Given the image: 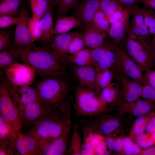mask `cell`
<instances>
[{
	"instance_id": "1",
	"label": "cell",
	"mask_w": 155,
	"mask_h": 155,
	"mask_svg": "<svg viewBox=\"0 0 155 155\" xmlns=\"http://www.w3.org/2000/svg\"><path fill=\"white\" fill-rule=\"evenodd\" d=\"M9 49L15 52L22 63L30 67L39 76H61L65 71L67 63L57 56L49 46H37L34 43L18 48L11 46Z\"/></svg>"
},
{
	"instance_id": "2",
	"label": "cell",
	"mask_w": 155,
	"mask_h": 155,
	"mask_svg": "<svg viewBox=\"0 0 155 155\" xmlns=\"http://www.w3.org/2000/svg\"><path fill=\"white\" fill-rule=\"evenodd\" d=\"M71 124L69 100H65L60 109L36 125L26 134L33 137L37 143L56 137Z\"/></svg>"
},
{
	"instance_id": "3",
	"label": "cell",
	"mask_w": 155,
	"mask_h": 155,
	"mask_svg": "<svg viewBox=\"0 0 155 155\" xmlns=\"http://www.w3.org/2000/svg\"><path fill=\"white\" fill-rule=\"evenodd\" d=\"M61 76L44 77L36 85L41 95V103L51 110L59 109L68 95L69 85Z\"/></svg>"
},
{
	"instance_id": "4",
	"label": "cell",
	"mask_w": 155,
	"mask_h": 155,
	"mask_svg": "<svg viewBox=\"0 0 155 155\" xmlns=\"http://www.w3.org/2000/svg\"><path fill=\"white\" fill-rule=\"evenodd\" d=\"M74 107L76 114L84 117L106 113L111 109L97 91L79 85L75 90Z\"/></svg>"
},
{
	"instance_id": "5",
	"label": "cell",
	"mask_w": 155,
	"mask_h": 155,
	"mask_svg": "<svg viewBox=\"0 0 155 155\" xmlns=\"http://www.w3.org/2000/svg\"><path fill=\"white\" fill-rule=\"evenodd\" d=\"M119 46L106 37L100 46L92 49L93 63L97 70L110 69L113 72L115 78L122 73Z\"/></svg>"
},
{
	"instance_id": "6",
	"label": "cell",
	"mask_w": 155,
	"mask_h": 155,
	"mask_svg": "<svg viewBox=\"0 0 155 155\" xmlns=\"http://www.w3.org/2000/svg\"><path fill=\"white\" fill-rule=\"evenodd\" d=\"M145 43L128 30L126 38L122 46L125 52L137 63L143 73L151 69L152 62L146 49Z\"/></svg>"
},
{
	"instance_id": "7",
	"label": "cell",
	"mask_w": 155,
	"mask_h": 155,
	"mask_svg": "<svg viewBox=\"0 0 155 155\" xmlns=\"http://www.w3.org/2000/svg\"><path fill=\"white\" fill-rule=\"evenodd\" d=\"M19 107L20 110L19 119L21 127L23 126L33 127L57 111L49 110L39 102L31 103Z\"/></svg>"
},
{
	"instance_id": "8",
	"label": "cell",
	"mask_w": 155,
	"mask_h": 155,
	"mask_svg": "<svg viewBox=\"0 0 155 155\" xmlns=\"http://www.w3.org/2000/svg\"><path fill=\"white\" fill-rule=\"evenodd\" d=\"M71 124L58 137L37 143L38 155H66Z\"/></svg>"
},
{
	"instance_id": "9",
	"label": "cell",
	"mask_w": 155,
	"mask_h": 155,
	"mask_svg": "<svg viewBox=\"0 0 155 155\" xmlns=\"http://www.w3.org/2000/svg\"><path fill=\"white\" fill-rule=\"evenodd\" d=\"M124 115L105 113L90 117L89 121L98 133L104 137L121 128L125 123Z\"/></svg>"
},
{
	"instance_id": "10",
	"label": "cell",
	"mask_w": 155,
	"mask_h": 155,
	"mask_svg": "<svg viewBox=\"0 0 155 155\" xmlns=\"http://www.w3.org/2000/svg\"><path fill=\"white\" fill-rule=\"evenodd\" d=\"M5 80L9 93L19 107L35 102L41 103L40 93L36 87L30 85H16L6 78Z\"/></svg>"
},
{
	"instance_id": "11",
	"label": "cell",
	"mask_w": 155,
	"mask_h": 155,
	"mask_svg": "<svg viewBox=\"0 0 155 155\" xmlns=\"http://www.w3.org/2000/svg\"><path fill=\"white\" fill-rule=\"evenodd\" d=\"M6 78L18 86L30 85L34 82L36 74L30 67L18 62L4 69Z\"/></svg>"
},
{
	"instance_id": "12",
	"label": "cell",
	"mask_w": 155,
	"mask_h": 155,
	"mask_svg": "<svg viewBox=\"0 0 155 155\" xmlns=\"http://www.w3.org/2000/svg\"><path fill=\"white\" fill-rule=\"evenodd\" d=\"M20 108L11 97L5 79L0 84V116L5 120L12 122L19 120Z\"/></svg>"
},
{
	"instance_id": "13",
	"label": "cell",
	"mask_w": 155,
	"mask_h": 155,
	"mask_svg": "<svg viewBox=\"0 0 155 155\" xmlns=\"http://www.w3.org/2000/svg\"><path fill=\"white\" fill-rule=\"evenodd\" d=\"M21 128L17 129L11 141L14 155H37L36 141L31 136L23 133Z\"/></svg>"
},
{
	"instance_id": "14",
	"label": "cell",
	"mask_w": 155,
	"mask_h": 155,
	"mask_svg": "<svg viewBox=\"0 0 155 155\" xmlns=\"http://www.w3.org/2000/svg\"><path fill=\"white\" fill-rule=\"evenodd\" d=\"M139 4L136 2L134 3L120 19L111 25L108 35L117 45L122 46L128 33L130 16Z\"/></svg>"
},
{
	"instance_id": "15",
	"label": "cell",
	"mask_w": 155,
	"mask_h": 155,
	"mask_svg": "<svg viewBox=\"0 0 155 155\" xmlns=\"http://www.w3.org/2000/svg\"><path fill=\"white\" fill-rule=\"evenodd\" d=\"M116 79L121 88L120 103L133 102L141 98L143 84L123 73L120 74Z\"/></svg>"
},
{
	"instance_id": "16",
	"label": "cell",
	"mask_w": 155,
	"mask_h": 155,
	"mask_svg": "<svg viewBox=\"0 0 155 155\" xmlns=\"http://www.w3.org/2000/svg\"><path fill=\"white\" fill-rule=\"evenodd\" d=\"M21 19L16 25L14 33V42L11 46L20 47L34 43L32 39L29 28L28 12L24 6L21 5L19 13Z\"/></svg>"
},
{
	"instance_id": "17",
	"label": "cell",
	"mask_w": 155,
	"mask_h": 155,
	"mask_svg": "<svg viewBox=\"0 0 155 155\" xmlns=\"http://www.w3.org/2000/svg\"><path fill=\"white\" fill-rule=\"evenodd\" d=\"M100 0H82L76 5L73 14L84 28L92 23L93 17L100 8Z\"/></svg>"
},
{
	"instance_id": "18",
	"label": "cell",
	"mask_w": 155,
	"mask_h": 155,
	"mask_svg": "<svg viewBox=\"0 0 155 155\" xmlns=\"http://www.w3.org/2000/svg\"><path fill=\"white\" fill-rule=\"evenodd\" d=\"M155 104L140 99L129 102H121L117 106L118 113L137 117L154 112Z\"/></svg>"
},
{
	"instance_id": "19",
	"label": "cell",
	"mask_w": 155,
	"mask_h": 155,
	"mask_svg": "<svg viewBox=\"0 0 155 155\" xmlns=\"http://www.w3.org/2000/svg\"><path fill=\"white\" fill-rule=\"evenodd\" d=\"M78 33L75 31L54 35L49 46L57 56L67 63L69 44L72 39Z\"/></svg>"
},
{
	"instance_id": "20",
	"label": "cell",
	"mask_w": 155,
	"mask_h": 155,
	"mask_svg": "<svg viewBox=\"0 0 155 155\" xmlns=\"http://www.w3.org/2000/svg\"><path fill=\"white\" fill-rule=\"evenodd\" d=\"M119 49L122 73L143 84H146L144 79L143 73L137 63L122 46H119Z\"/></svg>"
},
{
	"instance_id": "21",
	"label": "cell",
	"mask_w": 155,
	"mask_h": 155,
	"mask_svg": "<svg viewBox=\"0 0 155 155\" xmlns=\"http://www.w3.org/2000/svg\"><path fill=\"white\" fill-rule=\"evenodd\" d=\"M132 15L129 30L136 36L141 42L148 43L151 38L148 27L144 20L142 7H137Z\"/></svg>"
},
{
	"instance_id": "22",
	"label": "cell",
	"mask_w": 155,
	"mask_h": 155,
	"mask_svg": "<svg viewBox=\"0 0 155 155\" xmlns=\"http://www.w3.org/2000/svg\"><path fill=\"white\" fill-rule=\"evenodd\" d=\"M72 69L79 86L96 91L95 81L97 70L95 67L74 65Z\"/></svg>"
},
{
	"instance_id": "23",
	"label": "cell",
	"mask_w": 155,
	"mask_h": 155,
	"mask_svg": "<svg viewBox=\"0 0 155 155\" xmlns=\"http://www.w3.org/2000/svg\"><path fill=\"white\" fill-rule=\"evenodd\" d=\"M82 36L86 48L94 49L100 46L104 43L108 34L92 23L84 28Z\"/></svg>"
},
{
	"instance_id": "24",
	"label": "cell",
	"mask_w": 155,
	"mask_h": 155,
	"mask_svg": "<svg viewBox=\"0 0 155 155\" xmlns=\"http://www.w3.org/2000/svg\"><path fill=\"white\" fill-rule=\"evenodd\" d=\"M52 4L40 20V25L42 35L40 41L42 46L47 42H50L53 36L54 25L52 11L53 6Z\"/></svg>"
},
{
	"instance_id": "25",
	"label": "cell",
	"mask_w": 155,
	"mask_h": 155,
	"mask_svg": "<svg viewBox=\"0 0 155 155\" xmlns=\"http://www.w3.org/2000/svg\"><path fill=\"white\" fill-rule=\"evenodd\" d=\"M101 99L111 107L118 106L120 103L121 90L117 82L111 83L102 89L99 93Z\"/></svg>"
},
{
	"instance_id": "26",
	"label": "cell",
	"mask_w": 155,
	"mask_h": 155,
	"mask_svg": "<svg viewBox=\"0 0 155 155\" xmlns=\"http://www.w3.org/2000/svg\"><path fill=\"white\" fill-rule=\"evenodd\" d=\"M80 22L73 15L69 16H57L54 26L53 35L68 32L73 28L80 26Z\"/></svg>"
},
{
	"instance_id": "27",
	"label": "cell",
	"mask_w": 155,
	"mask_h": 155,
	"mask_svg": "<svg viewBox=\"0 0 155 155\" xmlns=\"http://www.w3.org/2000/svg\"><path fill=\"white\" fill-rule=\"evenodd\" d=\"M21 126L19 120L9 122L0 116V144L9 143L17 129Z\"/></svg>"
},
{
	"instance_id": "28",
	"label": "cell",
	"mask_w": 155,
	"mask_h": 155,
	"mask_svg": "<svg viewBox=\"0 0 155 155\" xmlns=\"http://www.w3.org/2000/svg\"><path fill=\"white\" fill-rule=\"evenodd\" d=\"M92 50L86 48L76 53L69 55L67 63H69L79 67H94L92 55Z\"/></svg>"
},
{
	"instance_id": "29",
	"label": "cell",
	"mask_w": 155,
	"mask_h": 155,
	"mask_svg": "<svg viewBox=\"0 0 155 155\" xmlns=\"http://www.w3.org/2000/svg\"><path fill=\"white\" fill-rule=\"evenodd\" d=\"M121 129L116 130L104 136L106 144L112 153L123 155V140L124 137Z\"/></svg>"
},
{
	"instance_id": "30",
	"label": "cell",
	"mask_w": 155,
	"mask_h": 155,
	"mask_svg": "<svg viewBox=\"0 0 155 155\" xmlns=\"http://www.w3.org/2000/svg\"><path fill=\"white\" fill-rule=\"evenodd\" d=\"M154 115L155 113L153 112L137 117L131 128L129 137L135 140L137 136L144 133L147 123Z\"/></svg>"
},
{
	"instance_id": "31",
	"label": "cell",
	"mask_w": 155,
	"mask_h": 155,
	"mask_svg": "<svg viewBox=\"0 0 155 155\" xmlns=\"http://www.w3.org/2000/svg\"><path fill=\"white\" fill-rule=\"evenodd\" d=\"M29 0L32 17L38 20L40 19L52 4L54 5L53 0Z\"/></svg>"
},
{
	"instance_id": "32",
	"label": "cell",
	"mask_w": 155,
	"mask_h": 155,
	"mask_svg": "<svg viewBox=\"0 0 155 155\" xmlns=\"http://www.w3.org/2000/svg\"><path fill=\"white\" fill-rule=\"evenodd\" d=\"M23 0H0V16L16 17Z\"/></svg>"
},
{
	"instance_id": "33",
	"label": "cell",
	"mask_w": 155,
	"mask_h": 155,
	"mask_svg": "<svg viewBox=\"0 0 155 155\" xmlns=\"http://www.w3.org/2000/svg\"><path fill=\"white\" fill-rule=\"evenodd\" d=\"M114 77L113 72L110 69L97 70L95 81L96 91L99 94L102 89L112 82Z\"/></svg>"
},
{
	"instance_id": "34",
	"label": "cell",
	"mask_w": 155,
	"mask_h": 155,
	"mask_svg": "<svg viewBox=\"0 0 155 155\" xmlns=\"http://www.w3.org/2000/svg\"><path fill=\"white\" fill-rule=\"evenodd\" d=\"M82 142L81 135L77 125L73 126V133L67 149L66 155H81V149Z\"/></svg>"
},
{
	"instance_id": "35",
	"label": "cell",
	"mask_w": 155,
	"mask_h": 155,
	"mask_svg": "<svg viewBox=\"0 0 155 155\" xmlns=\"http://www.w3.org/2000/svg\"><path fill=\"white\" fill-rule=\"evenodd\" d=\"M126 7L119 0H100V9L106 17L116 11L123 9Z\"/></svg>"
},
{
	"instance_id": "36",
	"label": "cell",
	"mask_w": 155,
	"mask_h": 155,
	"mask_svg": "<svg viewBox=\"0 0 155 155\" xmlns=\"http://www.w3.org/2000/svg\"><path fill=\"white\" fill-rule=\"evenodd\" d=\"M142 12L145 23L149 28L150 34L155 35V11L152 9L144 5Z\"/></svg>"
},
{
	"instance_id": "37",
	"label": "cell",
	"mask_w": 155,
	"mask_h": 155,
	"mask_svg": "<svg viewBox=\"0 0 155 155\" xmlns=\"http://www.w3.org/2000/svg\"><path fill=\"white\" fill-rule=\"evenodd\" d=\"M19 59L16 54L10 49L0 52V67L5 68L18 62Z\"/></svg>"
},
{
	"instance_id": "38",
	"label": "cell",
	"mask_w": 155,
	"mask_h": 155,
	"mask_svg": "<svg viewBox=\"0 0 155 155\" xmlns=\"http://www.w3.org/2000/svg\"><path fill=\"white\" fill-rule=\"evenodd\" d=\"M92 23L108 35L110 24L107 19L106 17L100 8L95 14Z\"/></svg>"
},
{
	"instance_id": "39",
	"label": "cell",
	"mask_w": 155,
	"mask_h": 155,
	"mask_svg": "<svg viewBox=\"0 0 155 155\" xmlns=\"http://www.w3.org/2000/svg\"><path fill=\"white\" fill-rule=\"evenodd\" d=\"M82 34L78 33L72 40L68 49V55L73 54L86 48Z\"/></svg>"
},
{
	"instance_id": "40",
	"label": "cell",
	"mask_w": 155,
	"mask_h": 155,
	"mask_svg": "<svg viewBox=\"0 0 155 155\" xmlns=\"http://www.w3.org/2000/svg\"><path fill=\"white\" fill-rule=\"evenodd\" d=\"M78 0H57V16L66 15L69 10L76 6Z\"/></svg>"
},
{
	"instance_id": "41",
	"label": "cell",
	"mask_w": 155,
	"mask_h": 155,
	"mask_svg": "<svg viewBox=\"0 0 155 155\" xmlns=\"http://www.w3.org/2000/svg\"><path fill=\"white\" fill-rule=\"evenodd\" d=\"M29 28L32 40L33 42L40 41L42 33L40 25V20L29 18Z\"/></svg>"
},
{
	"instance_id": "42",
	"label": "cell",
	"mask_w": 155,
	"mask_h": 155,
	"mask_svg": "<svg viewBox=\"0 0 155 155\" xmlns=\"http://www.w3.org/2000/svg\"><path fill=\"white\" fill-rule=\"evenodd\" d=\"M135 140L140 147L144 149L155 145L150 133H144L137 136Z\"/></svg>"
},
{
	"instance_id": "43",
	"label": "cell",
	"mask_w": 155,
	"mask_h": 155,
	"mask_svg": "<svg viewBox=\"0 0 155 155\" xmlns=\"http://www.w3.org/2000/svg\"><path fill=\"white\" fill-rule=\"evenodd\" d=\"M21 18L8 16H0V28H4L16 25L20 20Z\"/></svg>"
},
{
	"instance_id": "44",
	"label": "cell",
	"mask_w": 155,
	"mask_h": 155,
	"mask_svg": "<svg viewBox=\"0 0 155 155\" xmlns=\"http://www.w3.org/2000/svg\"><path fill=\"white\" fill-rule=\"evenodd\" d=\"M141 98L155 104V88L147 84H143Z\"/></svg>"
},
{
	"instance_id": "45",
	"label": "cell",
	"mask_w": 155,
	"mask_h": 155,
	"mask_svg": "<svg viewBox=\"0 0 155 155\" xmlns=\"http://www.w3.org/2000/svg\"><path fill=\"white\" fill-rule=\"evenodd\" d=\"M10 36L7 31L1 30L0 31V50H7L11 46L10 45Z\"/></svg>"
},
{
	"instance_id": "46",
	"label": "cell",
	"mask_w": 155,
	"mask_h": 155,
	"mask_svg": "<svg viewBox=\"0 0 155 155\" xmlns=\"http://www.w3.org/2000/svg\"><path fill=\"white\" fill-rule=\"evenodd\" d=\"M131 5L127 6L122 10L116 11L110 16L106 17L110 24L111 25L120 19L129 10Z\"/></svg>"
},
{
	"instance_id": "47",
	"label": "cell",
	"mask_w": 155,
	"mask_h": 155,
	"mask_svg": "<svg viewBox=\"0 0 155 155\" xmlns=\"http://www.w3.org/2000/svg\"><path fill=\"white\" fill-rule=\"evenodd\" d=\"M146 47L150 57L152 64L155 65V35L153 36L149 41L145 43Z\"/></svg>"
},
{
	"instance_id": "48",
	"label": "cell",
	"mask_w": 155,
	"mask_h": 155,
	"mask_svg": "<svg viewBox=\"0 0 155 155\" xmlns=\"http://www.w3.org/2000/svg\"><path fill=\"white\" fill-rule=\"evenodd\" d=\"M143 77L146 84L155 88V70H147L143 73Z\"/></svg>"
},
{
	"instance_id": "49",
	"label": "cell",
	"mask_w": 155,
	"mask_h": 155,
	"mask_svg": "<svg viewBox=\"0 0 155 155\" xmlns=\"http://www.w3.org/2000/svg\"><path fill=\"white\" fill-rule=\"evenodd\" d=\"M133 142L129 137H124L123 143V155H132Z\"/></svg>"
},
{
	"instance_id": "50",
	"label": "cell",
	"mask_w": 155,
	"mask_h": 155,
	"mask_svg": "<svg viewBox=\"0 0 155 155\" xmlns=\"http://www.w3.org/2000/svg\"><path fill=\"white\" fill-rule=\"evenodd\" d=\"M96 155H110L111 153L108 148L104 139L99 143L95 151Z\"/></svg>"
},
{
	"instance_id": "51",
	"label": "cell",
	"mask_w": 155,
	"mask_h": 155,
	"mask_svg": "<svg viewBox=\"0 0 155 155\" xmlns=\"http://www.w3.org/2000/svg\"><path fill=\"white\" fill-rule=\"evenodd\" d=\"M81 155H94V152L93 148L86 140H83L81 149Z\"/></svg>"
},
{
	"instance_id": "52",
	"label": "cell",
	"mask_w": 155,
	"mask_h": 155,
	"mask_svg": "<svg viewBox=\"0 0 155 155\" xmlns=\"http://www.w3.org/2000/svg\"><path fill=\"white\" fill-rule=\"evenodd\" d=\"M155 131V115L147 123L145 130L146 133H151Z\"/></svg>"
},
{
	"instance_id": "53",
	"label": "cell",
	"mask_w": 155,
	"mask_h": 155,
	"mask_svg": "<svg viewBox=\"0 0 155 155\" xmlns=\"http://www.w3.org/2000/svg\"><path fill=\"white\" fill-rule=\"evenodd\" d=\"M135 2L139 3H142L153 9L155 10V0H137Z\"/></svg>"
},
{
	"instance_id": "54",
	"label": "cell",
	"mask_w": 155,
	"mask_h": 155,
	"mask_svg": "<svg viewBox=\"0 0 155 155\" xmlns=\"http://www.w3.org/2000/svg\"><path fill=\"white\" fill-rule=\"evenodd\" d=\"M141 155H155V146L142 150Z\"/></svg>"
},
{
	"instance_id": "55",
	"label": "cell",
	"mask_w": 155,
	"mask_h": 155,
	"mask_svg": "<svg viewBox=\"0 0 155 155\" xmlns=\"http://www.w3.org/2000/svg\"><path fill=\"white\" fill-rule=\"evenodd\" d=\"M142 150L136 143L133 142L132 155H141Z\"/></svg>"
},
{
	"instance_id": "56",
	"label": "cell",
	"mask_w": 155,
	"mask_h": 155,
	"mask_svg": "<svg viewBox=\"0 0 155 155\" xmlns=\"http://www.w3.org/2000/svg\"><path fill=\"white\" fill-rule=\"evenodd\" d=\"M120 2L126 6L133 4L137 0H119Z\"/></svg>"
},
{
	"instance_id": "57",
	"label": "cell",
	"mask_w": 155,
	"mask_h": 155,
	"mask_svg": "<svg viewBox=\"0 0 155 155\" xmlns=\"http://www.w3.org/2000/svg\"><path fill=\"white\" fill-rule=\"evenodd\" d=\"M150 133L151 137L155 144V131Z\"/></svg>"
},
{
	"instance_id": "58",
	"label": "cell",
	"mask_w": 155,
	"mask_h": 155,
	"mask_svg": "<svg viewBox=\"0 0 155 155\" xmlns=\"http://www.w3.org/2000/svg\"><path fill=\"white\" fill-rule=\"evenodd\" d=\"M55 5H56L57 4V0H53Z\"/></svg>"
}]
</instances>
